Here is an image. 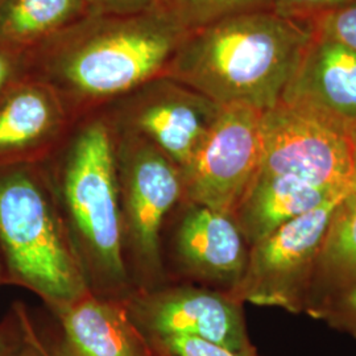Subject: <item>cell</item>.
<instances>
[{
    "label": "cell",
    "mask_w": 356,
    "mask_h": 356,
    "mask_svg": "<svg viewBox=\"0 0 356 356\" xmlns=\"http://www.w3.org/2000/svg\"><path fill=\"white\" fill-rule=\"evenodd\" d=\"M188 32L168 7L89 13L29 51L31 76L49 85L76 120L165 76Z\"/></svg>",
    "instance_id": "cell-1"
},
{
    "label": "cell",
    "mask_w": 356,
    "mask_h": 356,
    "mask_svg": "<svg viewBox=\"0 0 356 356\" xmlns=\"http://www.w3.org/2000/svg\"><path fill=\"white\" fill-rule=\"evenodd\" d=\"M312 38L310 24L270 10L243 13L188 32L165 76L222 107L267 111L280 102Z\"/></svg>",
    "instance_id": "cell-2"
},
{
    "label": "cell",
    "mask_w": 356,
    "mask_h": 356,
    "mask_svg": "<svg viewBox=\"0 0 356 356\" xmlns=\"http://www.w3.org/2000/svg\"><path fill=\"white\" fill-rule=\"evenodd\" d=\"M42 165L90 292L126 301L135 291L123 259L114 131L102 111L78 118Z\"/></svg>",
    "instance_id": "cell-3"
},
{
    "label": "cell",
    "mask_w": 356,
    "mask_h": 356,
    "mask_svg": "<svg viewBox=\"0 0 356 356\" xmlns=\"http://www.w3.org/2000/svg\"><path fill=\"white\" fill-rule=\"evenodd\" d=\"M0 257L6 285L56 313L89 286L42 164L0 168Z\"/></svg>",
    "instance_id": "cell-4"
},
{
    "label": "cell",
    "mask_w": 356,
    "mask_h": 356,
    "mask_svg": "<svg viewBox=\"0 0 356 356\" xmlns=\"http://www.w3.org/2000/svg\"><path fill=\"white\" fill-rule=\"evenodd\" d=\"M114 135L124 264L134 291H153L168 284L160 242L168 216L184 198L182 173L151 143Z\"/></svg>",
    "instance_id": "cell-5"
},
{
    "label": "cell",
    "mask_w": 356,
    "mask_h": 356,
    "mask_svg": "<svg viewBox=\"0 0 356 356\" xmlns=\"http://www.w3.org/2000/svg\"><path fill=\"white\" fill-rule=\"evenodd\" d=\"M347 194L331 198L251 245L242 281L231 296L243 304L306 312L319 254Z\"/></svg>",
    "instance_id": "cell-6"
},
{
    "label": "cell",
    "mask_w": 356,
    "mask_h": 356,
    "mask_svg": "<svg viewBox=\"0 0 356 356\" xmlns=\"http://www.w3.org/2000/svg\"><path fill=\"white\" fill-rule=\"evenodd\" d=\"M259 170L292 176L327 191H350V128L318 111L279 102L263 113Z\"/></svg>",
    "instance_id": "cell-7"
},
{
    "label": "cell",
    "mask_w": 356,
    "mask_h": 356,
    "mask_svg": "<svg viewBox=\"0 0 356 356\" xmlns=\"http://www.w3.org/2000/svg\"><path fill=\"white\" fill-rule=\"evenodd\" d=\"M250 245L234 216L182 200L168 216L160 256L168 284L229 293L245 272Z\"/></svg>",
    "instance_id": "cell-8"
},
{
    "label": "cell",
    "mask_w": 356,
    "mask_h": 356,
    "mask_svg": "<svg viewBox=\"0 0 356 356\" xmlns=\"http://www.w3.org/2000/svg\"><path fill=\"white\" fill-rule=\"evenodd\" d=\"M220 110L168 76L153 78L101 108L114 131L151 143L181 169L191 163Z\"/></svg>",
    "instance_id": "cell-9"
},
{
    "label": "cell",
    "mask_w": 356,
    "mask_h": 356,
    "mask_svg": "<svg viewBox=\"0 0 356 356\" xmlns=\"http://www.w3.org/2000/svg\"><path fill=\"white\" fill-rule=\"evenodd\" d=\"M263 113L222 107L191 163L181 169L185 201L234 216L259 170Z\"/></svg>",
    "instance_id": "cell-10"
},
{
    "label": "cell",
    "mask_w": 356,
    "mask_h": 356,
    "mask_svg": "<svg viewBox=\"0 0 356 356\" xmlns=\"http://www.w3.org/2000/svg\"><path fill=\"white\" fill-rule=\"evenodd\" d=\"M124 304L149 343L191 337L234 350L254 348L243 302L229 293L194 284H166L153 291H135Z\"/></svg>",
    "instance_id": "cell-11"
},
{
    "label": "cell",
    "mask_w": 356,
    "mask_h": 356,
    "mask_svg": "<svg viewBox=\"0 0 356 356\" xmlns=\"http://www.w3.org/2000/svg\"><path fill=\"white\" fill-rule=\"evenodd\" d=\"M74 122L49 85L26 76L0 99V168L42 164Z\"/></svg>",
    "instance_id": "cell-12"
},
{
    "label": "cell",
    "mask_w": 356,
    "mask_h": 356,
    "mask_svg": "<svg viewBox=\"0 0 356 356\" xmlns=\"http://www.w3.org/2000/svg\"><path fill=\"white\" fill-rule=\"evenodd\" d=\"M51 316L58 334L44 338L51 356H157L124 301L89 292Z\"/></svg>",
    "instance_id": "cell-13"
},
{
    "label": "cell",
    "mask_w": 356,
    "mask_h": 356,
    "mask_svg": "<svg viewBox=\"0 0 356 356\" xmlns=\"http://www.w3.org/2000/svg\"><path fill=\"white\" fill-rule=\"evenodd\" d=\"M280 102L306 107L351 128L356 126V51L313 29Z\"/></svg>",
    "instance_id": "cell-14"
},
{
    "label": "cell",
    "mask_w": 356,
    "mask_h": 356,
    "mask_svg": "<svg viewBox=\"0 0 356 356\" xmlns=\"http://www.w3.org/2000/svg\"><path fill=\"white\" fill-rule=\"evenodd\" d=\"M343 193L350 191H327L292 176L257 170L232 216L251 247Z\"/></svg>",
    "instance_id": "cell-15"
},
{
    "label": "cell",
    "mask_w": 356,
    "mask_h": 356,
    "mask_svg": "<svg viewBox=\"0 0 356 356\" xmlns=\"http://www.w3.org/2000/svg\"><path fill=\"white\" fill-rule=\"evenodd\" d=\"M86 15L85 0H3L0 44L32 51Z\"/></svg>",
    "instance_id": "cell-16"
},
{
    "label": "cell",
    "mask_w": 356,
    "mask_h": 356,
    "mask_svg": "<svg viewBox=\"0 0 356 356\" xmlns=\"http://www.w3.org/2000/svg\"><path fill=\"white\" fill-rule=\"evenodd\" d=\"M356 280V200L347 194L332 218L312 282L306 313Z\"/></svg>",
    "instance_id": "cell-17"
},
{
    "label": "cell",
    "mask_w": 356,
    "mask_h": 356,
    "mask_svg": "<svg viewBox=\"0 0 356 356\" xmlns=\"http://www.w3.org/2000/svg\"><path fill=\"white\" fill-rule=\"evenodd\" d=\"M273 0H166L168 8L189 32L216 22L257 11H272Z\"/></svg>",
    "instance_id": "cell-18"
},
{
    "label": "cell",
    "mask_w": 356,
    "mask_h": 356,
    "mask_svg": "<svg viewBox=\"0 0 356 356\" xmlns=\"http://www.w3.org/2000/svg\"><path fill=\"white\" fill-rule=\"evenodd\" d=\"M307 314L356 338V280L326 296Z\"/></svg>",
    "instance_id": "cell-19"
},
{
    "label": "cell",
    "mask_w": 356,
    "mask_h": 356,
    "mask_svg": "<svg viewBox=\"0 0 356 356\" xmlns=\"http://www.w3.org/2000/svg\"><path fill=\"white\" fill-rule=\"evenodd\" d=\"M151 346L157 356H261L254 347L234 350L191 337H170Z\"/></svg>",
    "instance_id": "cell-20"
},
{
    "label": "cell",
    "mask_w": 356,
    "mask_h": 356,
    "mask_svg": "<svg viewBox=\"0 0 356 356\" xmlns=\"http://www.w3.org/2000/svg\"><path fill=\"white\" fill-rule=\"evenodd\" d=\"M355 4L356 0H273L272 11L282 17L312 24L323 16Z\"/></svg>",
    "instance_id": "cell-21"
},
{
    "label": "cell",
    "mask_w": 356,
    "mask_h": 356,
    "mask_svg": "<svg viewBox=\"0 0 356 356\" xmlns=\"http://www.w3.org/2000/svg\"><path fill=\"white\" fill-rule=\"evenodd\" d=\"M28 310L22 302H13L0 321V356H22L28 343Z\"/></svg>",
    "instance_id": "cell-22"
},
{
    "label": "cell",
    "mask_w": 356,
    "mask_h": 356,
    "mask_svg": "<svg viewBox=\"0 0 356 356\" xmlns=\"http://www.w3.org/2000/svg\"><path fill=\"white\" fill-rule=\"evenodd\" d=\"M28 76H31V53L0 44V99Z\"/></svg>",
    "instance_id": "cell-23"
},
{
    "label": "cell",
    "mask_w": 356,
    "mask_h": 356,
    "mask_svg": "<svg viewBox=\"0 0 356 356\" xmlns=\"http://www.w3.org/2000/svg\"><path fill=\"white\" fill-rule=\"evenodd\" d=\"M310 26L318 32L342 41L356 51V4L323 16Z\"/></svg>",
    "instance_id": "cell-24"
},
{
    "label": "cell",
    "mask_w": 356,
    "mask_h": 356,
    "mask_svg": "<svg viewBox=\"0 0 356 356\" xmlns=\"http://www.w3.org/2000/svg\"><path fill=\"white\" fill-rule=\"evenodd\" d=\"M89 13L95 15H138L168 7L166 0H85Z\"/></svg>",
    "instance_id": "cell-25"
},
{
    "label": "cell",
    "mask_w": 356,
    "mask_h": 356,
    "mask_svg": "<svg viewBox=\"0 0 356 356\" xmlns=\"http://www.w3.org/2000/svg\"><path fill=\"white\" fill-rule=\"evenodd\" d=\"M26 334H28V343L22 356H51L47 343L44 341V337L38 330L29 313L26 317Z\"/></svg>",
    "instance_id": "cell-26"
},
{
    "label": "cell",
    "mask_w": 356,
    "mask_h": 356,
    "mask_svg": "<svg viewBox=\"0 0 356 356\" xmlns=\"http://www.w3.org/2000/svg\"><path fill=\"white\" fill-rule=\"evenodd\" d=\"M350 135H351V144H353V178H351L350 195L356 200V126L350 129Z\"/></svg>",
    "instance_id": "cell-27"
},
{
    "label": "cell",
    "mask_w": 356,
    "mask_h": 356,
    "mask_svg": "<svg viewBox=\"0 0 356 356\" xmlns=\"http://www.w3.org/2000/svg\"><path fill=\"white\" fill-rule=\"evenodd\" d=\"M1 285H6V276H4V268H3L1 257H0V286Z\"/></svg>",
    "instance_id": "cell-28"
},
{
    "label": "cell",
    "mask_w": 356,
    "mask_h": 356,
    "mask_svg": "<svg viewBox=\"0 0 356 356\" xmlns=\"http://www.w3.org/2000/svg\"><path fill=\"white\" fill-rule=\"evenodd\" d=\"M1 1H3V0H0V4H1Z\"/></svg>",
    "instance_id": "cell-29"
},
{
    "label": "cell",
    "mask_w": 356,
    "mask_h": 356,
    "mask_svg": "<svg viewBox=\"0 0 356 356\" xmlns=\"http://www.w3.org/2000/svg\"><path fill=\"white\" fill-rule=\"evenodd\" d=\"M44 341H45V339H44ZM47 347H48V346H47Z\"/></svg>",
    "instance_id": "cell-30"
}]
</instances>
